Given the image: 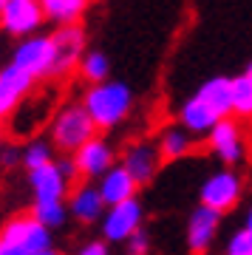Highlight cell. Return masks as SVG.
<instances>
[{
	"instance_id": "1",
	"label": "cell",
	"mask_w": 252,
	"mask_h": 255,
	"mask_svg": "<svg viewBox=\"0 0 252 255\" xmlns=\"http://www.w3.org/2000/svg\"><path fill=\"white\" fill-rule=\"evenodd\" d=\"M82 105L88 108L91 119L97 122L99 130H111V128L122 125L127 114L133 111V91L127 82L119 80L94 82L82 97Z\"/></svg>"
},
{
	"instance_id": "2",
	"label": "cell",
	"mask_w": 252,
	"mask_h": 255,
	"mask_svg": "<svg viewBox=\"0 0 252 255\" xmlns=\"http://www.w3.org/2000/svg\"><path fill=\"white\" fill-rule=\"evenodd\" d=\"M97 122L91 119L88 108L82 102H68L51 119V145L63 153H74L91 136H97Z\"/></svg>"
},
{
	"instance_id": "3",
	"label": "cell",
	"mask_w": 252,
	"mask_h": 255,
	"mask_svg": "<svg viewBox=\"0 0 252 255\" xmlns=\"http://www.w3.org/2000/svg\"><path fill=\"white\" fill-rule=\"evenodd\" d=\"M241 193H244L241 176L230 170V167H224V170H216V173H210L204 179L201 190H198V204H204V207L224 216L241 201Z\"/></svg>"
},
{
	"instance_id": "4",
	"label": "cell",
	"mask_w": 252,
	"mask_h": 255,
	"mask_svg": "<svg viewBox=\"0 0 252 255\" xmlns=\"http://www.w3.org/2000/svg\"><path fill=\"white\" fill-rule=\"evenodd\" d=\"M11 63L34 74L37 80L51 77L54 71V37L51 34H28L23 37L11 54Z\"/></svg>"
},
{
	"instance_id": "5",
	"label": "cell",
	"mask_w": 252,
	"mask_h": 255,
	"mask_svg": "<svg viewBox=\"0 0 252 255\" xmlns=\"http://www.w3.org/2000/svg\"><path fill=\"white\" fill-rule=\"evenodd\" d=\"M142 219H144V207L136 196L127 201H119V204H111L102 216V238L108 244H125L127 238L142 227Z\"/></svg>"
},
{
	"instance_id": "6",
	"label": "cell",
	"mask_w": 252,
	"mask_h": 255,
	"mask_svg": "<svg viewBox=\"0 0 252 255\" xmlns=\"http://www.w3.org/2000/svg\"><path fill=\"white\" fill-rule=\"evenodd\" d=\"M54 71L51 77H68L85 54V28L80 23L57 26L54 34Z\"/></svg>"
},
{
	"instance_id": "7",
	"label": "cell",
	"mask_w": 252,
	"mask_h": 255,
	"mask_svg": "<svg viewBox=\"0 0 252 255\" xmlns=\"http://www.w3.org/2000/svg\"><path fill=\"white\" fill-rule=\"evenodd\" d=\"M45 23L40 0H9L0 9V28L11 37L37 34V28Z\"/></svg>"
},
{
	"instance_id": "8",
	"label": "cell",
	"mask_w": 252,
	"mask_h": 255,
	"mask_svg": "<svg viewBox=\"0 0 252 255\" xmlns=\"http://www.w3.org/2000/svg\"><path fill=\"white\" fill-rule=\"evenodd\" d=\"M0 238L3 241H11V244H20L28 255L37 253V250L51 247V230L45 227V224H40L31 213L28 216H14V219H9L0 227Z\"/></svg>"
},
{
	"instance_id": "9",
	"label": "cell",
	"mask_w": 252,
	"mask_h": 255,
	"mask_svg": "<svg viewBox=\"0 0 252 255\" xmlns=\"http://www.w3.org/2000/svg\"><path fill=\"white\" fill-rule=\"evenodd\" d=\"M207 145L224 164H238L247 156V142H244L241 125L230 117H221L213 125V130L207 133Z\"/></svg>"
},
{
	"instance_id": "10",
	"label": "cell",
	"mask_w": 252,
	"mask_h": 255,
	"mask_svg": "<svg viewBox=\"0 0 252 255\" xmlns=\"http://www.w3.org/2000/svg\"><path fill=\"white\" fill-rule=\"evenodd\" d=\"M74 162H77V170H80V179L91 182V179H99L108 167L117 164V150L108 139L102 136H91L82 147L74 150Z\"/></svg>"
},
{
	"instance_id": "11",
	"label": "cell",
	"mask_w": 252,
	"mask_h": 255,
	"mask_svg": "<svg viewBox=\"0 0 252 255\" xmlns=\"http://www.w3.org/2000/svg\"><path fill=\"white\" fill-rule=\"evenodd\" d=\"M48 114H51V97L48 94H40V97H23V102H20L17 108L11 111L9 117V133L14 139H26L31 136V133H37L40 130V125H43L45 119H48Z\"/></svg>"
},
{
	"instance_id": "12",
	"label": "cell",
	"mask_w": 252,
	"mask_h": 255,
	"mask_svg": "<svg viewBox=\"0 0 252 255\" xmlns=\"http://www.w3.org/2000/svg\"><path fill=\"white\" fill-rule=\"evenodd\" d=\"M122 164L125 170L133 176L139 187L142 184H150L162 167V153H159V145L156 142H147V139H139V142H130V145L122 150Z\"/></svg>"
},
{
	"instance_id": "13",
	"label": "cell",
	"mask_w": 252,
	"mask_h": 255,
	"mask_svg": "<svg viewBox=\"0 0 252 255\" xmlns=\"http://www.w3.org/2000/svg\"><path fill=\"white\" fill-rule=\"evenodd\" d=\"M37 77L28 74L26 68L9 63L6 68H0V119H9L11 111L17 108L23 97L34 91Z\"/></svg>"
},
{
	"instance_id": "14",
	"label": "cell",
	"mask_w": 252,
	"mask_h": 255,
	"mask_svg": "<svg viewBox=\"0 0 252 255\" xmlns=\"http://www.w3.org/2000/svg\"><path fill=\"white\" fill-rule=\"evenodd\" d=\"M28 187L34 193V201H57L68 196V179L60 173L57 162H45L28 170Z\"/></svg>"
},
{
	"instance_id": "15",
	"label": "cell",
	"mask_w": 252,
	"mask_h": 255,
	"mask_svg": "<svg viewBox=\"0 0 252 255\" xmlns=\"http://www.w3.org/2000/svg\"><path fill=\"white\" fill-rule=\"evenodd\" d=\"M105 210H108V204H105V199H102L99 187H94V184H88V182L77 184V187L68 193V213H71L80 224L102 221Z\"/></svg>"
},
{
	"instance_id": "16",
	"label": "cell",
	"mask_w": 252,
	"mask_h": 255,
	"mask_svg": "<svg viewBox=\"0 0 252 255\" xmlns=\"http://www.w3.org/2000/svg\"><path fill=\"white\" fill-rule=\"evenodd\" d=\"M218 224H221V213L198 204L190 213V221H187V247L193 253H204L213 244V238H216Z\"/></svg>"
},
{
	"instance_id": "17",
	"label": "cell",
	"mask_w": 252,
	"mask_h": 255,
	"mask_svg": "<svg viewBox=\"0 0 252 255\" xmlns=\"http://www.w3.org/2000/svg\"><path fill=\"white\" fill-rule=\"evenodd\" d=\"M99 193H102V199H105V204H119V201H127L133 199L136 190H139V182H136L133 176L125 170V164L119 162L114 164V167H108L105 173L99 176Z\"/></svg>"
},
{
	"instance_id": "18",
	"label": "cell",
	"mask_w": 252,
	"mask_h": 255,
	"mask_svg": "<svg viewBox=\"0 0 252 255\" xmlns=\"http://www.w3.org/2000/svg\"><path fill=\"white\" fill-rule=\"evenodd\" d=\"M218 119H221L218 111L210 108V102H204L198 94H193V97L179 108V122L187 128L193 136H207Z\"/></svg>"
},
{
	"instance_id": "19",
	"label": "cell",
	"mask_w": 252,
	"mask_h": 255,
	"mask_svg": "<svg viewBox=\"0 0 252 255\" xmlns=\"http://www.w3.org/2000/svg\"><path fill=\"white\" fill-rule=\"evenodd\" d=\"M156 145H159V153H162V162H179L184 156L193 153V147H196V136L190 133L187 128L181 125H170L164 128L159 139H156Z\"/></svg>"
},
{
	"instance_id": "20",
	"label": "cell",
	"mask_w": 252,
	"mask_h": 255,
	"mask_svg": "<svg viewBox=\"0 0 252 255\" xmlns=\"http://www.w3.org/2000/svg\"><path fill=\"white\" fill-rule=\"evenodd\" d=\"M196 94L218 111V117H233V77H210Z\"/></svg>"
},
{
	"instance_id": "21",
	"label": "cell",
	"mask_w": 252,
	"mask_h": 255,
	"mask_svg": "<svg viewBox=\"0 0 252 255\" xmlns=\"http://www.w3.org/2000/svg\"><path fill=\"white\" fill-rule=\"evenodd\" d=\"M91 0H40L45 20H51L57 26H68V23H80L88 11Z\"/></svg>"
},
{
	"instance_id": "22",
	"label": "cell",
	"mask_w": 252,
	"mask_h": 255,
	"mask_svg": "<svg viewBox=\"0 0 252 255\" xmlns=\"http://www.w3.org/2000/svg\"><path fill=\"white\" fill-rule=\"evenodd\" d=\"M233 117L252 119V63L244 68V74L233 77Z\"/></svg>"
},
{
	"instance_id": "23",
	"label": "cell",
	"mask_w": 252,
	"mask_h": 255,
	"mask_svg": "<svg viewBox=\"0 0 252 255\" xmlns=\"http://www.w3.org/2000/svg\"><path fill=\"white\" fill-rule=\"evenodd\" d=\"M77 71H80V77L85 82H105L108 80V74H111V60L108 54H102V51H85L80 60V65H77Z\"/></svg>"
},
{
	"instance_id": "24",
	"label": "cell",
	"mask_w": 252,
	"mask_h": 255,
	"mask_svg": "<svg viewBox=\"0 0 252 255\" xmlns=\"http://www.w3.org/2000/svg\"><path fill=\"white\" fill-rule=\"evenodd\" d=\"M31 216L40 224H45L48 230H60L71 213H68V204L63 199H57V201H34L31 204Z\"/></svg>"
},
{
	"instance_id": "25",
	"label": "cell",
	"mask_w": 252,
	"mask_h": 255,
	"mask_svg": "<svg viewBox=\"0 0 252 255\" xmlns=\"http://www.w3.org/2000/svg\"><path fill=\"white\" fill-rule=\"evenodd\" d=\"M45 162H54L51 145H48L45 139H31V142L23 147V159H20V164H23L26 170H34V167H40V164H45Z\"/></svg>"
},
{
	"instance_id": "26",
	"label": "cell",
	"mask_w": 252,
	"mask_h": 255,
	"mask_svg": "<svg viewBox=\"0 0 252 255\" xmlns=\"http://www.w3.org/2000/svg\"><path fill=\"white\" fill-rule=\"evenodd\" d=\"M224 255H252V230L241 227L238 233H233V238L227 241Z\"/></svg>"
},
{
	"instance_id": "27",
	"label": "cell",
	"mask_w": 252,
	"mask_h": 255,
	"mask_svg": "<svg viewBox=\"0 0 252 255\" xmlns=\"http://www.w3.org/2000/svg\"><path fill=\"white\" fill-rule=\"evenodd\" d=\"M125 247H127V255H147L150 253V236L139 227L133 236L125 241Z\"/></svg>"
},
{
	"instance_id": "28",
	"label": "cell",
	"mask_w": 252,
	"mask_h": 255,
	"mask_svg": "<svg viewBox=\"0 0 252 255\" xmlns=\"http://www.w3.org/2000/svg\"><path fill=\"white\" fill-rule=\"evenodd\" d=\"M57 167H60V173L68 179V182H74V179H80V170H77V162H74V156H63L60 162H57Z\"/></svg>"
},
{
	"instance_id": "29",
	"label": "cell",
	"mask_w": 252,
	"mask_h": 255,
	"mask_svg": "<svg viewBox=\"0 0 252 255\" xmlns=\"http://www.w3.org/2000/svg\"><path fill=\"white\" fill-rule=\"evenodd\" d=\"M20 159H23V150H17L14 145L3 147V153H0V164H3V167H14Z\"/></svg>"
},
{
	"instance_id": "30",
	"label": "cell",
	"mask_w": 252,
	"mask_h": 255,
	"mask_svg": "<svg viewBox=\"0 0 252 255\" xmlns=\"http://www.w3.org/2000/svg\"><path fill=\"white\" fill-rule=\"evenodd\" d=\"M77 255H108V241H105V238H102V241H88Z\"/></svg>"
},
{
	"instance_id": "31",
	"label": "cell",
	"mask_w": 252,
	"mask_h": 255,
	"mask_svg": "<svg viewBox=\"0 0 252 255\" xmlns=\"http://www.w3.org/2000/svg\"><path fill=\"white\" fill-rule=\"evenodd\" d=\"M0 255H28L20 244H11V241H3L0 238Z\"/></svg>"
},
{
	"instance_id": "32",
	"label": "cell",
	"mask_w": 252,
	"mask_h": 255,
	"mask_svg": "<svg viewBox=\"0 0 252 255\" xmlns=\"http://www.w3.org/2000/svg\"><path fill=\"white\" fill-rule=\"evenodd\" d=\"M31 255H60L54 250V247H45V250H37V253H31Z\"/></svg>"
},
{
	"instance_id": "33",
	"label": "cell",
	"mask_w": 252,
	"mask_h": 255,
	"mask_svg": "<svg viewBox=\"0 0 252 255\" xmlns=\"http://www.w3.org/2000/svg\"><path fill=\"white\" fill-rule=\"evenodd\" d=\"M244 227H247V230H252V207L247 210V219H244Z\"/></svg>"
},
{
	"instance_id": "34",
	"label": "cell",
	"mask_w": 252,
	"mask_h": 255,
	"mask_svg": "<svg viewBox=\"0 0 252 255\" xmlns=\"http://www.w3.org/2000/svg\"><path fill=\"white\" fill-rule=\"evenodd\" d=\"M0 153H3V130H0Z\"/></svg>"
},
{
	"instance_id": "35",
	"label": "cell",
	"mask_w": 252,
	"mask_h": 255,
	"mask_svg": "<svg viewBox=\"0 0 252 255\" xmlns=\"http://www.w3.org/2000/svg\"><path fill=\"white\" fill-rule=\"evenodd\" d=\"M6 3H9V0H0V9H3V6H6Z\"/></svg>"
}]
</instances>
